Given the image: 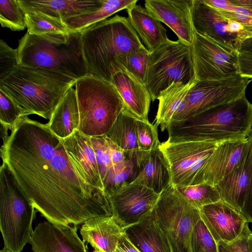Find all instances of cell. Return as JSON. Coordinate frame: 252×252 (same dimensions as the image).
Here are the masks:
<instances>
[{"instance_id":"16","label":"cell","mask_w":252,"mask_h":252,"mask_svg":"<svg viewBox=\"0 0 252 252\" xmlns=\"http://www.w3.org/2000/svg\"><path fill=\"white\" fill-rule=\"evenodd\" d=\"M199 210L201 220L217 243L233 242L249 228V222L243 216L221 200Z\"/></svg>"},{"instance_id":"20","label":"cell","mask_w":252,"mask_h":252,"mask_svg":"<svg viewBox=\"0 0 252 252\" xmlns=\"http://www.w3.org/2000/svg\"><path fill=\"white\" fill-rule=\"evenodd\" d=\"M249 148L247 138L218 143L202 172L200 184L216 185L241 163Z\"/></svg>"},{"instance_id":"7","label":"cell","mask_w":252,"mask_h":252,"mask_svg":"<svg viewBox=\"0 0 252 252\" xmlns=\"http://www.w3.org/2000/svg\"><path fill=\"white\" fill-rule=\"evenodd\" d=\"M35 208L8 165L0 169V228L5 248L21 252L29 243Z\"/></svg>"},{"instance_id":"40","label":"cell","mask_w":252,"mask_h":252,"mask_svg":"<svg viewBox=\"0 0 252 252\" xmlns=\"http://www.w3.org/2000/svg\"><path fill=\"white\" fill-rule=\"evenodd\" d=\"M249 143V182L241 215L248 222L252 223V129L247 137Z\"/></svg>"},{"instance_id":"15","label":"cell","mask_w":252,"mask_h":252,"mask_svg":"<svg viewBox=\"0 0 252 252\" xmlns=\"http://www.w3.org/2000/svg\"><path fill=\"white\" fill-rule=\"evenodd\" d=\"M77 230V225L44 221L35 227L29 243L33 252H89Z\"/></svg>"},{"instance_id":"17","label":"cell","mask_w":252,"mask_h":252,"mask_svg":"<svg viewBox=\"0 0 252 252\" xmlns=\"http://www.w3.org/2000/svg\"><path fill=\"white\" fill-rule=\"evenodd\" d=\"M125 153L134 162L131 183L144 186L159 194L172 186L169 165L159 147L148 152L138 149Z\"/></svg>"},{"instance_id":"44","label":"cell","mask_w":252,"mask_h":252,"mask_svg":"<svg viewBox=\"0 0 252 252\" xmlns=\"http://www.w3.org/2000/svg\"><path fill=\"white\" fill-rule=\"evenodd\" d=\"M106 137L109 147L110 157L113 167L122 165L126 159L125 152L108 138L106 136Z\"/></svg>"},{"instance_id":"19","label":"cell","mask_w":252,"mask_h":252,"mask_svg":"<svg viewBox=\"0 0 252 252\" xmlns=\"http://www.w3.org/2000/svg\"><path fill=\"white\" fill-rule=\"evenodd\" d=\"M111 83L120 94L124 108L136 119L149 122L152 98L146 85L120 64L115 68Z\"/></svg>"},{"instance_id":"28","label":"cell","mask_w":252,"mask_h":252,"mask_svg":"<svg viewBox=\"0 0 252 252\" xmlns=\"http://www.w3.org/2000/svg\"><path fill=\"white\" fill-rule=\"evenodd\" d=\"M195 81L187 84L173 83L160 93L158 99V104L155 124L157 126H160L161 131L166 129L172 122L181 107L189 90Z\"/></svg>"},{"instance_id":"22","label":"cell","mask_w":252,"mask_h":252,"mask_svg":"<svg viewBox=\"0 0 252 252\" xmlns=\"http://www.w3.org/2000/svg\"><path fill=\"white\" fill-rule=\"evenodd\" d=\"M85 243L102 252H114L125 228L113 216H97L86 220L80 229Z\"/></svg>"},{"instance_id":"3","label":"cell","mask_w":252,"mask_h":252,"mask_svg":"<svg viewBox=\"0 0 252 252\" xmlns=\"http://www.w3.org/2000/svg\"><path fill=\"white\" fill-rule=\"evenodd\" d=\"M82 33L80 31L37 35L27 32L19 40L18 64L58 72L76 81L89 74Z\"/></svg>"},{"instance_id":"38","label":"cell","mask_w":252,"mask_h":252,"mask_svg":"<svg viewBox=\"0 0 252 252\" xmlns=\"http://www.w3.org/2000/svg\"><path fill=\"white\" fill-rule=\"evenodd\" d=\"M25 112L10 96L0 89V122L12 129Z\"/></svg>"},{"instance_id":"45","label":"cell","mask_w":252,"mask_h":252,"mask_svg":"<svg viewBox=\"0 0 252 252\" xmlns=\"http://www.w3.org/2000/svg\"><path fill=\"white\" fill-rule=\"evenodd\" d=\"M114 252H141L129 240L125 232L122 235Z\"/></svg>"},{"instance_id":"34","label":"cell","mask_w":252,"mask_h":252,"mask_svg":"<svg viewBox=\"0 0 252 252\" xmlns=\"http://www.w3.org/2000/svg\"><path fill=\"white\" fill-rule=\"evenodd\" d=\"M149 54L150 52L144 46L130 54L117 57L115 60L113 74L116 66L120 64L134 75L141 82L146 85Z\"/></svg>"},{"instance_id":"13","label":"cell","mask_w":252,"mask_h":252,"mask_svg":"<svg viewBox=\"0 0 252 252\" xmlns=\"http://www.w3.org/2000/svg\"><path fill=\"white\" fill-rule=\"evenodd\" d=\"M190 12L196 32L238 52L243 42L252 36V27L224 17L203 0H191Z\"/></svg>"},{"instance_id":"5","label":"cell","mask_w":252,"mask_h":252,"mask_svg":"<svg viewBox=\"0 0 252 252\" xmlns=\"http://www.w3.org/2000/svg\"><path fill=\"white\" fill-rule=\"evenodd\" d=\"M75 80L49 70L21 65L0 80V89L25 112L50 120L59 103Z\"/></svg>"},{"instance_id":"11","label":"cell","mask_w":252,"mask_h":252,"mask_svg":"<svg viewBox=\"0 0 252 252\" xmlns=\"http://www.w3.org/2000/svg\"><path fill=\"white\" fill-rule=\"evenodd\" d=\"M218 144L201 141L160 143L159 148L169 165L172 186L200 184L202 172Z\"/></svg>"},{"instance_id":"23","label":"cell","mask_w":252,"mask_h":252,"mask_svg":"<svg viewBox=\"0 0 252 252\" xmlns=\"http://www.w3.org/2000/svg\"><path fill=\"white\" fill-rule=\"evenodd\" d=\"M24 13L40 12L62 20L99 9L103 0H16Z\"/></svg>"},{"instance_id":"47","label":"cell","mask_w":252,"mask_h":252,"mask_svg":"<svg viewBox=\"0 0 252 252\" xmlns=\"http://www.w3.org/2000/svg\"><path fill=\"white\" fill-rule=\"evenodd\" d=\"M239 52L252 53V36L247 38L243 42Z\"/></svg>"},{"instance_id":"1","label":"cell","mask_w":252,"mask_h":252,"mask_svg":"<svg viewBox=\"0 0 252 252\" xmlns=\"http://www.w3.org/2000/svg\"><path fill=\"white\" fill-rule=\"evenodd\" d=\"M0 156L48 221L78 225L93 217L112 216L108 196L79 176L63 139L47 124L22 116L1 145Z\"/></svg>"},{"instance_id":"31","label":"cell","mask_w":252,"mask_h":252,"mask_svg":"<svg viewBox=\"0 0 252 252\" xmlns=\"http://www.w3.org/2000/svg\"><path fill=\"white\" fill-rule=\"evenodd\" d=\"M178 192L189 204L199 209L206 205L220 200L215 186L207 183L175 187Z\"/></svg>"},{"instance_id":"21","label":"cell","mask_w":252,"mask_h":252,"mask_svg":"<svg viewBox=\"0 0 252 252\" xmlns=\"http://www.w3.org/2000/svg\"><path fill=\"white\" fill-rule=\"evenodd\" d=\"M63 142L79 176L89 185L104 191L90 137L76 130Z\"/></svg>"},{"instance_id":"8","label":"cell","mask_w":252,"mask_h":252,"mask_svg":"<svg viewBox=\"0 0 252 252\" xmlns=\"http://www.w3.org/2000/svg\"><path fill=\"white\" fill-rule=\"evenodd\" d=\"M196 80L190 46L170 40L150 52L146 86L152 101L173 83L187 84Z\"/></svg>"},{"instance_id":"42","label":"cell","mask_w":252,"mask_h":252,"mask_svg":"<svg viewBox=\"0 0 252 252\" xmlns=\"http://www.w3.org/2000/svg\"><path fill=\"white\" fill-rule=\"evenodd\" d=\"M251 232L249 228L240 237L230 243L219 242L218 252H250L248 236Z\"/></svg>"},{"instance_id":"35","label":"cell","mask_w":252,"mask_h":252,"mask_svg":"<svg viewBox=\"0 0 252 252\" xmlns=\"http://www.w3.org/2000/svg\"><path fill=\"white\" fill-rule=\"evenodd\" d=\"M0 23L3 28L13 31L27 27L25 13L16 0H0Z\"/></svg>"},{"instance_id":"41","label":"cell","mask_w":252,"mask_h":252,"mask_svg":"<svg viewBox=\"0 0 252 252\" xmlns=\"http://www.w3.org/2000/svg\"><path fill=\"white\" fill-rule=\"evenodd\" d=\"M217 10L224 17L231 21L244 26L252 27V10L251 9L236 5L233 11Z\"/></svg>"},{"instance_id":"46","label":"cell","mask_w":252,"mask_h":252,"mask_svg":"<svg viewBox=\"0 0 252 252\" xmlns=\"http://www.w3.org/2000/svg\"><path fill=\"white\" fill-rule=\"evenodd\" d=\"M210 6L220 10L233 11L236 5L231 2L230 0H203Z\"/></svg>"},{"instance_id":"30","label":"cell","mask_w":252,"mask_h":252,"mask_svg":"<svg viewBox=\"0 0 252 252\" xmlns=\"http://www.w3.org/2000/svg\"><path fill=\"white\" fill-rule=\"evenodd\" d=\"M136 120L124 108L111 129L104 135L125 152L138 150Z\"/></svg>"},{"instance_id":"4","label":"cell","mask_w":252,"mask_h":252,"mask_svg":"<svg viewBox=\"0 0 252 252\" xmlns=\"http://www.w3.org/2000/svg\"><path fill=\"white\" fill-rule=\"evenodd\" d=\"M82 31L83 52L89 74L110 82L115 59L145 46L128 18L118 15Z\"/></svg>"},{"instance_id":"39","label":"cell","mask_w":252,"mask_h":252,"mask_svg":"<svg viewBox=\"0 0 252 252\" xmlns=\"http://www.w3.org/2000/svg\"><path fill=\"white\" fill-rule=\"evenodd\" d=\"M19 65L17 50L10 47L4 40H0V80L13 71Z\"/></svg>"},{"instance_id":"2","label":"cell","mask_w":252,"mask_h":252,"mask_svg":"<svg viewBox=\"0 0 252 252\" xmlns=\"http://www.w3.org/2000/svg\"><path fill=\"white\" fill-rule=\"evenodd\" d=\"M170 143H220L247 138L252 129V104L245 94L189 119L171 122L166 128Z\"/></svg>"},{"instance_id":"33","label":"cell","mask_w":252,"mask_h":252,"mask_svg":"<svg viewBox=\"0 0 252 252\" xmlns=\"http://www.w3.org/2000/svg\"><path fill=\"white\" fill-rule=\"evenodd\" d=\"M125 154L126 161L112 168L103 181L104 191L108 196L132 182L135 173L134 162L131 157Z\"/></svg>"},{"instance_id":"12","label":"cell","mask_w":252,"mask_h":252,"mask_svg":"<svg viewBox=\"0 0 252 252\" xmlns=\"http://www.w3.org/2000/svg\"><path fill=\"white\" fill-rule=\"evenodd\" d=\"M190 48L196 80H219L239 74L238 51L196 32Z\"/></svg>"},{"instance_id":"14","label":"cell","mask_w":252,"mask_h":252,"mask_svg":"<svg viewBox=\"0 0 252 252\" xmlns=\"http://www.w3.org/2000/svg\"><path fill=\"white\" fill-rule=\"evenodd\" d=\"M160 194L144 186L130 183L108 196L112 216L124 228L150 215Z\"/></svg>"},{"instance_id":"48","label":"cell","mask_w":252,"mask_h":252,"mask_svg":"<svg viewBox=\"0 0 252 252\" xmlns=\"http://www.w3.org/2000/svg\"><path fill=\"white\" fill-rule=\"evenodd\" d=\"M235 5L252 10V0H230Z\"/></svg>"},{"instance_id":"6","label":"cell","mask_w":252,"mask_h":252,"mask_svg":"<svg viewBox=\"0 0 252 252\" xmlns=\"http://www.w3.org/2000/svg\"><path fill=\"white\" fill-rule=\"evenodd\" d=\"M80 121L77 130L89 137L103 136L111 129L124 109L114 85L87 74L75 81Z\"/></svg>"},{"instance_id":"26","label":"cell","mask_w":252,"mask_h":252,"mask_svg":"<svg viewBox=\"0 0 252 252\" xmlns=\"http://www.w3.org/2000/svg\"><path fill=\"white\" fill-rule=\"evenodd\" d=\"M249 164L248 151L241 163L215 185L220 200L240 214L244 205L249 185Z\"/></svg>"},{"instance_id":"49","label":"cell","mask_w":252,"mask_h":252,"mask_svg":"<svg viewBox=\"0 0 252 252\" xmlns=\"http://www.w3.org/2000/svg\"><path fill=\"white\" fill-rule=\"evenodd\" d=\"M248 244L250 252H252V232H251L248 236Z\"/></svg>"},{"instance_id":"10","label":"cell","mask_w":252,"mask_h":252,"mask_svg":"<svg viewBox=\"0 0 252 252\" xmlns=\"http://www.w3.org/2000/svg\"><path fill=\"white\" fill-rule=\"evenodd\" d=\"M251 81L240 74L219 80H196L171 122L189 119L213 107L239 97L245 94Z\"/></svg>"},{"instance_id":"29","label":"cell","mask_w":252,"mask_h":252,"mask_svg":"<svg viewBox=\"0 0 252 252\" xmlns=\"http://www.w3.org/2000/svg\"><path fill=\"white\" fill-rule=\"evenodd\" d=\"M137 0H103L101 7L94 11L62 20L69 32L82 31L105 20L113 14L136 4Z\"/></svg>"},{"instance_id":"43","label":"cell","mask_w":252,"mask_h":252,"mask_svg":"<svg viewBox=\"0 0 252 252\" xmlns=\"http://www.w3.org/2000/svg\"><path fill=\"white\" fill-rule=\"evenodd\" d=\"M239 73L252 80V53L239 52Z\"/></svg>"},{"instance_id":"27","label":"cell","mask_w":252,"mask_h":252,"mask_svg":"<svg viewBox=\"0 0 252 252\" xmlns=\"http://www.w3.org/2000/svg\"><path fill=\"white\" fill-rule=\"evenodd\" d=\"M79 121L76 90L71 87L62 97L47 124L56 135L63 139L78 129Z\"/></svg>"},{"instance_id":"24","label":"cell","mask_w":252,"mask_h":252,"mask_svg":"<svg viewBox=\"0 0 252 252\" xmlns=\"http://www.w3.org/2000/svg\"><path fill=\"white\" fill-rule=\"evenodd\" d=\"M126 11L130 24L150 52L170 40L161 22L145 7L135 4Z\"/></svg>"},{"instance_id":"25","label":"cell","mask_w":252,"mask_h":252,"mask_svg":"<svg viewBox=\"0 0 252 252\" xmlns=\"http://www.w3.org/2000/svg\"><path fill=\"white\" fill-rule=\"evenodd\" d=\"M125 232L141 252H173L152 212L138 223L125 228Z\"/></svg>"},{"instance_id":"50","label":"cell","mask_w":252,"mask_h":252,"mask_svg":"<svg viewBox=\"0 0 252 252\" xmlns=\"http://www.w3.org/2000/svg\"><path fill=\"white\" fill-rule=\"evenodd\" d=\"M0 252H11L8 249L4 247L0 251Z\"/></svg>"},{"instance_id":"18","label":"cell","mask_w":252,"mask_h":252,"mask_svg":"<svg viewBox=\"0 0 252 252\" xmlns=\"http://www.w3.org/2000/svg\"><path fill=\"white\" fill-rule=\"evenodd\" d=\"M191 0H146L145 7L176 34L178 40L191 46L194 30L190 12Z\"/></svg>"},{"instance_id":"51","label":"cell","mask_w":252,"mask_h":252,"mask_svg":"<svg viewBox=\"0 0 252 252\" xmlns=\"http://www.w3.org/2000/svg\"><path fill=\"white\" fill-rule=\"evenodd\" d=\"M93 252H101L100 251H99L98 250L94 249V251H93Z\"/></svg>"},{"instance_id":"9","label":"cell","mask_w":252,"mask_h":252,"mask_svg":"<svg viewBox=\"0 0 252 252\" xmlns=\"http://www.w3.org/2000/svg\"><path fill=\"white\" fill-rule=\"evenodd\" d=\"M152 214L173 252H191V234L201 219L199 209L189 204L171 186L160 194Z\"/></svg>"},{"instance_id":"36","label":"cell","mask_w":252,"mask_h":252,"mask_svg":"<svg viewBox=\"0 0 252 252\" xmlns=\"http://www.w3.org/2000/svg\"><path fill=\"white\" fill-rule=\"evenodd\" d=\"M190 248L191 252H218V243L201 219L191 233Z\"/></svg>"},{"instance_id":"37","label":"cell","mask_w":252,"mask_h":252,"mask_svg":"<svg viewBox=\"0 0 252 252\" xmlns=\"http://www.w3.org/2000/svg\"><path fill=\"white\" fill-rule=\"evenodd\" d=\"M158 126L150 122L136 120V133L139 149L150 151L159 147Z\"/></svg>"},{"instance_id":"32","label":"cell","mask_w":252,"mask_h":252,"mask_svg":"<svg viewBox=\"0 0 252 252\" xmlns=\"http://www.w3.org/2000/svg\"><path fill=\"white\" fill-rule=\"evenodd\" d=\"M27 32L33 35L66 34L70 32L61 20L40 12L25 13Z\"/></svg>"}]
</instances>
